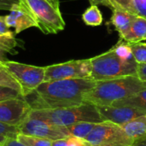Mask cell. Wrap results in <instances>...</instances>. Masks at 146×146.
I'll list each match as a JSON object with an SVG mask.
<instances>
[{
  "mask_svg": "<svg viewBox=\"0 0 146 146\" xmlns=\"http://www.w3.org/2000/svg\"><path fill=\"white\" fill-rule=\"evenodd\" d=\"M146 40V18L137 15L131 24L130 30L123 41L133 44Z\"/></svg>",
  "mask_w": 146,
  "mask_h": 146,
  "instance_id": "9a60e30c",
  "label": "cell"
},
{
  "mask_svg": "<svg viewBox=\"0 0 146 146\" xmlns=\"http://www.w3.org/2000/svg\"><path fill=\"white\" fill-rule=\"evenodd\" d=\"M32 108L25 98H13L0 102V122L19 127L30 115Z\"/></svg>",
  "mask_w": 146,
  "mask_h": 146,
  "instance_id": "30bf717a",
  "label": "cell"
},
{
  "mask_svg": "<svg viewBox=\"0 0 146 146\" xmlns=\"http://www.w3.org/2000/svg\"><path fill=\"white\" fill-rule=\"evenodd\" d=\"M98 123L93 122H86V121H81L77 122L74 124H72L68 127H66L67 129L69 132V134L80 139H86L87 136L91 133V132L94 129Z\"/></svg>",
  "mask_w": 146,
  "mask_h": 146,
  "instance_id": "ac0fdd59",
  "label": "cell"
},
{
  "mask_svg": "<svg viewBox=\"0 0 146 146\" xmlns=\"http://www.w3.org/2000/svg\"><path fill=\"white\" fill-rule=\"evenodd\" d=\"M5 21L9 27L15 29V34L30 27L38 28V24L31 11L21 0L12 6L9 15H5Z\"/></svg>",
  "mask_w": 146,
  "mask_h": 146,
  "instance_id": "8fae6325",
  "label": "cell"
},
{
  "mask_svg": "<svg viewBox=\"0 0 146 146\" xmlns=\"http://www.w3.org/2000/svg\"><path fill=\"white\" fill-rule=\"evenodd\" d=\"M138 77L146 82V63L138 65Z\"/></svg>",
  "mask_w": 146,
  "mask_h": 146,
  "instance_id": "1f68e13d",
  "label": "cell"
},
{
  "mask_svg": "<svg viewBox=\"0 0 146 146\" xmlns=\"http://www.w3.org/2000/svg\"><path fill=\"white\" fill-rule=\"evenodd\" d=\"M121 127L133 142L146 139V115L136 117Z\"/></svg>",
  "mask_w": 146,
  "mask_h": 146,
  "instance_id": "5bb4252c",
  "label": "cell"
},
{
  "mask_svg": "<svg viewBox=\"0 0 146 146\" xmlns=\"http://www.w3.org/2000/svg\"><path fill=\"white\" fill-rule=\"evenodd\" d=\"M132 146H146V139L137 141V142H134Z\"/></svg>",
  "mask_w": 146,
  "mask_h": 146,
  "instance_id": "e575fe53",
  "label": "cell"
},
{
  "mask_svg": "<svg viewBox=\"0 0 146 146\" xmlns=\"http://www.w3.org/2000/svg\"><path fill=\"white\" fill-rule=\"evenodd\" d=\"M33 15L38 28L44 34H56L65 28V21L60 9L47 0H21Z\"/></svg>",
  "mask_w": 146,
  "mask_h": 146,
  "instance_id": "5b68a950",
  "label": "cell"
},
{
  "mask_svg": "<svg viewBox=\"0 0 146 146\" xmlns=\"http://www.w3.org/2000/svg\"><path fill=\"white\" fill-rule=\"evenodd\" d=\"M18 129L20 133L50 139L52 141L70 136L66 127L54 126L35 118H27L18 127Z\"/></svg>",
  "mask_w": 146,
  "mask_h": 146,
  "instance_id": "9c48e42d",
  "label": "cell"
},
{
  "mask_svg": "<svg viewBox=\"0 0 146 146\" xmlns=\"http://www.w3.org/2000/svg\"><path fill=\"white\" fill-rule=\"evenodd\" d=\"M85 140L92 146H132L134 143L121 126L110 121L98 123Z\"/></svg>",
  "mask_w": 146,
  "mask_h": 146,
  "instance_id": "52a82bcc",
  "label": "cell"
},
{
  "mask_svg": "<svg viewBox=\"0 0 146 146\" xmlns=\"http://www.w3.org/2000/svg\"><path fill=\"white\" fill-rule=\"evenodd\" d=\"M115 53L121 58L127 61H135L130 44L123 40H119V42L111 48Z\"/></svg>",
  "mask_w": 146,
  "mask_h": 146,
  "instance_id": "44dd1931",
  "label": "cell"
},
{
  "mask_svg": "<svg viewBox=\"0 0 146 146\" xmlns=\"http://www.w3.org/2000/svg\"><path fill=\"white\" fill-rule=\"evenodd\" d=\"M2 67H3V66H2Z\"/></svg>",
  "mask_w": 146,
  "mask_h": 146,
  "instance_id": "74e56055",
  "label": "cell"
},
{
  "mask_svg": "<svg viewBox=\"0 0 146 146\" xmlns=\"http://www.w3.org/2000/svg\"><path fill=\"white\" fill-rule=\"evenodd\" d=\"M15 32L0 35V64H3L8 61L7 54L15 55L17 53L15 47L19 45V40L15 38Z\"/></svg>",
  "mask_w": 146,
  "mask_h": 146,
  "instance_id": "e0dca14e",
  "label": "cell"
},
{
  "mask_svg": "<svg viewBox=\"0 0 146 146\" xmlns=\"http://www.w3.org/2000/svg\"><path fill=\"white\" fill-rule=\"evenodd\" d=\"M0 86H6L21 92V87L11 74L3 67H0Z\"/></svg>",
  "mask_w": 146,
  "mask_h": 146,
  "instance_id": "cb8c5ba5",
  "label": "cell"
},
{
  "mask_svg": "<svg viewBox=\"0 0 146 146\" xmlns=\"http://www.w3.org/2000/svg\"><path fill=\"white\" fill-rule=\"evenodd\" d=\"M1 146H27L18 141L15 138H7V139L1 145Z\"/></svg>",
  "mask_w": 146,
  "mask_h": 146,
  "instance_id": "4dcf8cb0",
  "label": "cell"
},
{
  "mask_svg": "<svg viewBox=\"0 0 146 146\" xmlns=\"http://www.w3.org/2000/svg\"><path fill=\"white\" fill-rule=\"evenodd\" d=\"M19 98H24L20 91H17L10 87L0 86V102Z\"/></svg>",
  "mask_w": 146,
  "mask_h": 146,
  "instance_id": "484cf974",
  "label": "cell"
},
{
  "mask_svg": "<svg viewBox=\"0 0 146 146\" xmlns=\"http://www.w3.org/2000/svg\"><path fill=\"white\" fill-rule=\"evenodd\" d=\"M129 44V43H128ZM133 57L138 64L146 63V43L138 42L129 44Z\"/></svg>",
  "mask_w": 146,
  "mask_h": 146,
  "instance_id": "603a6c76",
  "label": "cell"
},
{
  "mask_svg": "<svg viewBox=\"0 0 146 146\" xmlns=\"http://www.w3.org/2000/svg\"><path fill=\"white\" fill-rule=\"evenodd\" d=\"M20 0H0V10L9 11L15 3H17Z\"/></svg>",
  "mask_w": 146,
  "mask_h": 146,
  "instance_id": "f1b7e54d",
  "label": "cell"
},
{
  "mask_svg": "<svg viewBox=\"0 0 146 146\" xmlns=\"http://www.w3.org/2000/svg\"><path fill=\"white\" fill-rule=\"evenodd\" d=\"M111 105L133 108L146 115V89L140 91L127 98L116 101Z\"/></svg>",
  "mask_w": 146,
  "mask_h": 146,
  "instance_id": "2e32d148",
  "label": "cell"
},
{
  "mask_svg": "<svg viewBox=\"0 0 146 146\" xmlns=\"http://www.w3.org/2000/svg\"><path fill=\"white\" fill-rule=\"evenodd\" d=\"M19 133H19V129L17 127L9 126V125L0 122V136L16 139Z\"/></svg>",
  "mask_w": 146,
  "mask_h": 146,
  "instance_id": "4316f807",
  "label": "cell"
},
{
  "mask_svg": "<svg viewBox=\"0 0 146 146\" xmlns=\"http://www.w3.org/2000/svg\"><path fill=\"white\" fill-rule=\"evenodd\" d=\"M28 118L39 119L57 127H68L81 121L93 123L104 121L97 106L89 103L68 108L32 110Z\"/></svg>",
  "mask_w": 146,
  "mask_h": 146,
  "instance_id": "3957f363",
  "label": "cell"
},
{
  "mask_svg": "<svg viewBox=\"0 0 146 146\" xmlns=\"http://www.w3.org/2000/svg\"><path fill=\"white\" fill-rule=\"evenodd\" d=\"M16 139L27 146H52V140L46 139L36 136L26 135L19 133L16 137Z\"/></svg>",
  "mask_w": 146,
  "mask_h": 146,
  "instance_id": "ffe728a7",
  "label": "cell"
},
{
  "mask_svg": "<svg viewBox=\"0 0 146 146\" xmlns=\"http://www.w3.org/2000/svg\"><path fill=\"white\" fill-rule=\"evenodd\" d=\"M3 66L17 81L24 98L33 93L44 82L45 67L33 66L9 60Z\"/></svg>",
  "mask_w": 146,
  "mask_h": 146,
  "instance_id": "8992f818",
  "label": "cell"
},
{
  "mask_svg": "<svg viewBox=\"0 0 146 146\" xmlns=\"http://www.w3.org/2000/svg\"><path fill=\"white\" fill-rule=\"evenodd\" d=\"M146 89V82L130 75L109 80L97 81L85 98L86 103L96 106H108Z\"/></svg>",
  "mask_w": 146,
  "mask_h": 146,
  "instance_id": "7a4b0ae2",
  "label": "cell"
},
{
  "mask_svg": "<svg viewBox=\"0 0 146 146\" xmlns=\"http://www.w3.org/2000/svg\"><path fill=\"white\" fill-rule=\"evenodd\" d=\"M110 4L112 5V9L116 8V9H121L126 11H128L132 14H134L137 15L135 8L133 6V0H109Z\"/></svg>",
  "mask_w": 146,
  "mask_h": 146,
  "instance_id": "d4e9b609",
  "label": "cell"
},
{
  "mask_svg": "<svg viewBox=\"0 0 146 146\" xmlns=\"http://www.w3.org/2000/svg\"><path fill=\"white\" fill-rule=\"evenodd\" d=\"M91 5H104L112 9V5L110 4L109 0H89Z\"/></svg>",
  "mask_w": 146,
  "mask_h": 146,
  "instance_id": "d6a6232c",
  "label": "cell"
},
{
  "mask_svg": "<svg viewBox=\"0 0 146 146\" xmlns=\"http://www.w3.org/2000/svg\"><path fill=\"white\" fill-rule=\"evenodd\" d=\"M100 116L104 121H110L122 126L136 117L145 114L135 109L121 106H97Z\"/></svg>",
  "mask_w": 146,
  "mask_h": 146,
  "instance_id": "7c38bea8",
  "label": "cell"
},
{
  "mask_svg": "<svg viewBox=\"0 0 146 146\" xmlns=\"http://www.w3.org/2000/svg\"><path fill=\"white\" fill-rule=\"evenodd\" d=\"M3 66V64H0V67H2Z\"/></svg>",
  "mask_w": 146,
  "mask_h": 146,
  "instance_id": "8d00e7d4",
  "label": "cell"
},
{
  "mask_svg": "<svg viewBox=\"0 0 146 146\" xmlns=\"http://www.w3.org/2000/svg\"><path fill=\"white\" fill-rule=\"evenodd\" d=\"M52 146H92L86 140L74 136H68L52 142Z\"/></svg>",
  "mask_w": 146,
  "mask_h": 146,
  "instance_id": "7402d4cb",
  "label": "cell"
},
{
  "mask_svg": "<svg viewBox=\"0 0 146 146\" xmlns=\"http://www.w3.org/2000/svg\"><path fill=\"white\" fill-rule=\"evenodd\" d=\"M92 74L95 81L109 80L125 76H138V63L136 61H127L119 57L110 49L109 51L90 58Z\"/></svg>",
  "mask_w": 146,
  "mask_h": 146,
  "instance_id": "277c9868",
  "label": "cell"
},
{
  "mask_svg": "<svg viewBox=\"0 0 146 146\" xmlns=\"http://www.w3.org/2000/svg\"><path fill=\"white\" fill-rule=\"evenodd\" d=\"M82 21L87 26L98 27L103 23V15L98 5H91L82 14Z\"/></svg>",
  "mask_w": 146,
  "mask_h": 146,
  "instance_id": "d6986e66",
  "label": "cell"
},
{
  "mask_svg": "<svg viewBox=\"0 0 146 146\" xmlns=\"http://www.w3.org/2000/svg\"><path fill=\"white\" fill-rule=\"evenodd\" d=\"M7 139V137H3V136H0V146Z\"/></svg>",
  "mask_w": 146,
  "mask_h": 146,
  "instance_id": "d590c367",
  "label": "cell"
},
{
  "mask_svg": "<svg viewBox=\"0 0 146 146\" xmlns=\"http://www.w3.org/2000/svg\"><path fill=\"white\" fill-rule=\"evenodd\" d=\"M96 83L91 77L44 82L25 99L32 110L79 106L86 104V95Z\"/></svg>",
  "mask_w": 146,
  "mask_h": 146,
  "instance_id": "6da1fadb",
  "label": "cell"
},
{
  "mask_svg": "<svg viewBox=\"0 0 146 146\" xmlns=\"http://www.w3.org/2000/svg\"><path fill=\"white\" fill-rule=\"evenodd\" d=\"M50 4H52L56 9H60V0H47Z\"/></svg>",
  "mask_w": 146,
  "mask_h": 146,
  "instance_id": "836d02e7",
  "label": "cell"
},
{
  "mask_svg": "<svg viewBox=\"0 0 146 146\" xmlns=\"http://www.w3.org/2000/svg\"><path fill=\"white\" fill-rule=\"evenodd\" d=\"M10 32H12V31L9 30V27L6 24L5 15L4 16H1L0 15V35L7 34V33H9Z\"/></svg>",
  "mask_w": 146,
  "mask_h": 146,
  "instance_id": "f546056e",
  "label": "cell"
},
{
  "mask_svg": "<svg viewBox=\"0 0 146 146\" xmlns=\"http://www.w3.org/2000/svg\"><path fill=\"white\" fill-rule=\"evenodd\" d=\"M137 15L128 11L121 9H113V15L110 18V23L112 24L115 29L118 32L120 40H123L127 35L131 24Z\"/></svg>",
  "mask_w": 146,
  "mask_h": 146,
  "instance_id": "4fadbf2b",
  "label": "cell"
},
{
  "mask_svg": "<svg viewBox=\"0 0 146 146\" xmlns=\"http://www.w3.org/2000/svg\"><path fill=\"white\" fill-rule=\"evenodd\" d=\"M92 74L90 59L73 60L45 67L44 82L67 79L89 78Z\"/></svg>",
  "mask_w": 146,
  "mask_h": 146,
  "instance_id": "ba28073f",
  "label": "cell"
},
{
  "mask_svg": "<svg viewBox=\"0 0 146 146\" xmlns=\"http://www.w3.org/2000/svg\"><path fill=\"white\" fill-rule=\"evenodd\" d=\"M137 15L146 18V0H133Z\"/></svg>",
  "mask_w": 146,
  "mask_h": 146,
  "instance_id": "83f0119b",
  "label": "cell"
}]
</instances>
